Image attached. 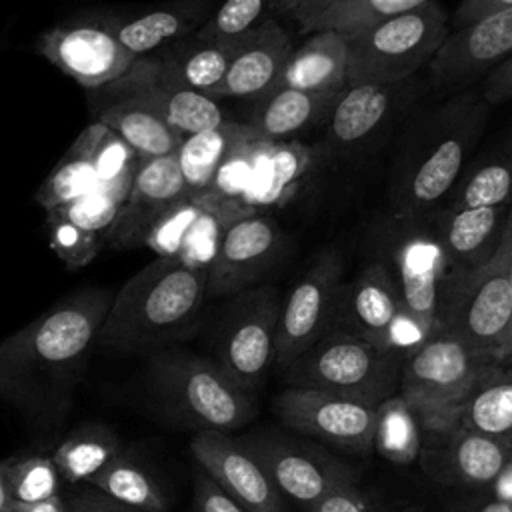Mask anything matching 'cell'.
Returning <instances> with one entry per match:
<instances>
[{"instance_id":"1","label":"cell","mask_w":512,"mask_h":512,"mask_svg":"<svg viewBox=\"0 0 512 512\" xmlns=\"http://www.w3.org/2000/svg\"><path fill=\"white\" fill-rule=\"evenodd\" d=\"M112 300L108 288L78 290L0 340V400L34 424H60Z\"/></svg>"},{"instance_id":"2","label":"cell","mask_w":512,"mask_h":512,"mask_svg":"<svg viewBox=\"0 0 512 512\" xmlns=\"http://www.w3.org/2000/svg\"><path fill=\"white\" fill-rule=\"evenodd\" d=\"M488 114L482 94L462 92L412 124L390 176L392 218L422 222L444 206L474 156Z\"/></svg>"},{"instance_id":"3","label":"cell","mask_w":512,"mask_h":512,"mask_svg":"<svg viewBox=\"0 0 512 512\" xmlns=\"http://www.w3.org/2000/svg\"><path fill=\"white\" fill-rule=\"evenodd\" d=\"M208 270L178 258H156L130 276L98 332V346L150 356L188 338L208 298Z\"/></svg>"},{"instance_id":"4","label":"cell","mask_w":512,"mask_h":512,"mask_svg":"<svg viewBox=\"0 0 512 512\" xmlns=\"http://www.w3.org/2000/svg\"><path fill=\"white\" fill-rule=\"evenodd\" d=\"M144 392L170 424L196 432H236L258 414V398L210 358L178 346L146 356Z\"/></svg>"},{"instance_id":"5","label":"cell","mask_w":512,"mask_h":512,"mask_svg":"<svg viewBox=\"0 0 512 512\" xmlns=\"http://www.w3.org/2000/svg\"><path fill=\"white\" fill-rule=\"evenodd\" d=\"M512 254V218L508 220L504 242L496 256L482 268L446 276L436 330L464 340L474 350L510 362L512 346V292L508 282V262Z\"/></svg>"},{"instance_id":"6","label":"cell","mask_w":512,"mask_h":512,"mask_svg":"<svg viewBox=\"0 0 512 512\" xmlns=\"http://www.w3.org/2000/svg\"><path fill=\"white\" fill-rule=\"evenodd\" d=\"M448 36V14L428 2L348 38L346 86L398 84L428 64Z\"/></svg>"},{"instance_id":"7","label":"cell","mask_w":512,"mask_h":512,"mask_svg":"<svg viewBox=\"0 0 512 512\" xmlns=\"http://www.w3.org/2000/svg\"><path fill=\"white\" fill-rule=\"evenodd\" d=\"M496 364L498 360L474 350L464 340L436 330L404 356L398 394L418 412L424 432L438 430L452 422L476 382Z\"/></svg>"},{"instance_id":"8","label":"cell","mask_w":512,"mask_h":512,"mask_svg":"<svg viewBox=\"0 0 512 512\" xmlns=\"http://www.w3.org/2000/svg\"><path fill=\"white\" fill-rule=\"evenodd\" d=\"M402 356L330 328L282 370L286 386L318 388L380 404L398 392Z\"/></svg>"},{"instance_id":"9","label":"cell","mask_w":512,"mask_h":512,"mask_svg":"<svg viewBox=\"0 0 512 512\" xmlns=\"http://www.w3.org/2000/svg\"><path fill=\"white\" fill-rule=\"evenodd\" d=\"M282 296L258 284L228 296L212 332L210 358L246 392L256 394L274 364V342Z\"/></svg>"},{"instance_id":"10","label":"cell","mask_w":512,"mask_h":512,"mask_svg":"<svg viewBox=\"0 0 512 512\" xmlns=\"http://www.w3.org/2000/svg\"><path fill=\"white\" fill-rule=\"evenodd\" d=\"M240 436L284 500L298 504L304 512L332 490L358 482L354 466L306 436L280 430H256Z\"/></svg>"},{"instance_id":"11","label":"cell","mask_w":512,"mask_h":512,"mask_svg":"<svg viewBox=\"0 0 512 512\" xmlns=\"http://www.w3.org/2000/svg\"><path fill=\"white\" fill-rule=\"evenodd\" d=\"M376 406L362 398L302 386H286L272 404L278 420L294 434L354 454L372 452Z\"/></svg>"},{"instance_id":"12","label":"cell","mask_w":512,"mask_h":512,"mask_svg":"<svg viewBox=\"0 0 512 512\" xmlns=\"http://www.w3.org/2000/svg\"><path fill=\"white\" fill-rule=\"evenodd\" d=\"M344 262L336 250H324L282 300L274 342V366L284 370L330 328L342 286Z\"/></svg>"},{"instance_id":"13","label":"cell","mask_w":512,"mask_h":512,"mask_svg":"<svg viewBox=\"0 0 512 512\" xmlns=\"http://www.w3.org/2000/svg\"><path fill=\"white\" fill-rule=\"evenodd\" d=\"M284 252L278 222L256 210H242L224 228L208 264V298H228L262 284Z\"/></svg>"},{"instance_id":"14","label":"cell","mask_w":512,"mask_h":512,"mask_svg":"<svg viewBox=\"0 0 512 512\" xmlns=\"http://www.w3.org/2000/svg\"><path fill=\"white\" fill-rule=\"evenodd\" d=\"M510 456L512 434H484L450 422L426 432L418 462L432 482L476 492L490 486Z\"/></svg>"},{"instance_id":"15","label":"cell","mask_w":512,"mask_h":512,"mask_svg":"<svg viewBox=\"0 0 512 512\" xmlns=\"http://www.w3.org/2000/svg\"><path fill=\"white\" fill-rule=\"evenodd\" d=\"M38 52L86 90L114 82L136 60L100 18L48 30L38 40Z\"/></svg>"},{"instance_id":"16","label":"cell","mask_w":512,"mask_h":512,"mask_svg":"<svg viewBox=\"0 0 512 512\" xmlns=\"http://www.w3.org/2000/svg\"><path fill=\"white\" fill-rule=\"evenodd\" d=\"M414 84H356L344 86L324 122V146L332 156L356 154L384 132V128L410 104Z\"/></svg>"},{"instance_id":"17","label":"cell","mask_w":512,"mask_h":512,"mask_svg":"<svg viewBox=\"0 0 512 512\" xmlns=\"http://www.w3.org/2000/svg\"><path fill=\"white\" fill-rule=\"evenodd\" d=\"M190 452L198 468L250 512H288L244 438L234 432H196Z\"/></svg>"},{"instance_id":"18","label":"cell","mask_w":512,"mask_h":512,"mask_svg":"<svg viewBox=\"0 0 512 512\" xmlns=\"http://www.w3.org/2000/svg\"><path fill=\"white\" fill-rule=\"evenodd\" d=\"M512 54V6L494 10L448 34L428 62L436 88H460Z\"/></svg>"},{"instance_id":"19","label":"cell","mask_w":512,"mask_h":512,"mask_svg":"<svg viewBox=\"0 0 512 512\" xmlns=\"http://www.w3.org/2000/svg\"><path fill=\"white\" fill-rule=\"evenodd\" d=\"M406 224V232L392 250V274L398 284L404 314L428 338L436 328L446 264L432 230L424 228L422 222Z\"/></svg>"},{"instance_id":"20","label":"cell","mask_w":512,"mask_h":512,"mask_svg":"<svg viewBox=\"0 0 512 512\" xmlns=\"http://www.w3.org/2000/svg\"><path fill=\"white\" fill-rule=\"evenodd\" d=\"M402 318L404 308L396 278L392 270L378 260L370 262L354 280L342 282L332 328L390 350L392 332Z\"/></svg>"},{"instance_id":"21","label":"cell","mask_w":512,"mask_h":512,"mask_svg":"<svg viewBox=\"0 0 512 512\" xmlns=\"http://www.w3.org/2000/svg\"><path fill=\"white\" fill-rule=\"evenodd\" d=\"M190 196L176 152L142 160L126 202L108 232L106 244L116 250H136L144 246L154 222L174 204Z\"/></svg>"},{"instance_id":"22","label":"cell","mask_w":512,"mask_h":512,"mask_svg":"<svg viewBox=\"0 0 512 512\" xmlns=\"http://www.w3.org/2000/svg\"><path fill=\"white\" fill-rule=\"evenodd\" d=\"M100 94L134 96L152 108L182 140L206 130L220 128L228 122L218 100L208 94L172 86L154 78L140 58L114 82L98 88Z\"/></svg>"},{"instance_id":"23","label":"cell","mask_w":512,"mask_h":512,"mask_svg":"<svg viewBox=\"0 0 512 512\" xmlns=\"http://www.w3.org/2000/svg\"><path fill=\"white\" fill-rule=\"evenodd\" d=\"M510 204L462 210H438L432 234L442 250L446 276H460L486 266L500 250L510 220Z\"/></svg>"},{"instance_id":"24","label":"cell","mask_w":512,"mask_h":512,"mask_svg":"<svg viewBox=\"0 0 512 512\" xmlns=\"http://www.w3.org/2000/svg\"><path fill=\"white\" fill-rule=\"evenodd\" d=\"M240 40H204L190 34L148 56H140V60L160 82L214 98Z\"/></svg>"},{"instance_id":"25","label":"cell","mask_w":512,"mask_h":512,"mask_svg":"<svg viewBox=\"0 0 512 512\" xmlns=\"http://www.w3.org/2000/svg\"><path fill=\"white\" fill-rule=\"evenodd\" d=\"M292 50L286 30L274 18L268 20L240 40L214 100H256L268 94L278 84Z\"/></svg>"},{"instance_id":"26","label":"cell","mask_w":512,"mask_h":512,"mask_svg":"<svg viewBox=\"0 0 512 512\" xmlns=\"http://www.w3.org/2000/svg\"><path fill=\"white\" fill-rule=\"evenodd\" d=\"M208 10L206 0H178L100 20L132 56L140 58L194 34L208 20Z\"/></svg>"},{"instance_id":"27","label":"cell","mask_w":512,"mask_h":512,"mask_svg":"<svg viewBox=\"0 0 512 512\" xmlns=\"http://www.w3.org/2000/svg\"><path fill=\"white\" fill-rule=\"evenodd\" d=\"M346 70L348 38L336 30H318L310 32L308 38L292 50L274 88L338 92L346 86Z\"/></svg>"},{"instance_id":"28","label":"cell","mask_w":512,"mask_h":512,"mask_svg":"<svg viewBox=\"0 0 512 512\" xmlns=\"http://www.w3.org/2000/svg\"><path fill=\"white\" fill-rule=\"evenodd\" d=\"M338 92H306L286 86L274 88L252 100L248 126L260 140L278 142L298 136L326 118Z\"/></svg>"},{"instance_id":"29","label":"cell","mask_w":512,"mask_h":512,"mask_svg":"<svg viewBox=\"0 0 512 512\" xmlns=\"http://www.w3.org/2000/svg\"><path fill=\"white\" fill-rule=\"evenodd\" d=\"M96 122L116 132L140 160L174 154L182 138L144 102L126 94H102Z\"/></svg>"},{"instance_id":"30","label":"cell","mask_w":512,"mask_h":512,"mask_svg":"<svg viewBox=\"0 0 512 512\" xmlns=\"http://www.w3.org/2000/svg\"><path fill=\"white\" fill-rule=\"evenodd\" d=\"M252 140H256L252 128L234 120H228L220 128L184 138L176 150V160L188 192L192 196L210 192L224 160Z\"/></svg>"},{"instance_id":"31","label":"cell","mask_w":512,"mask_h":512,"mask_svg":"<svg viewBox=\"0 0 512 512\" xmlns=\"http://www.w3.org/2000/svg\"><path fill=\"white\" fill-rule=\"evenodd\" d=\"M500 204L512 206V132L488 154L470 160L442 208L462 210Z\"/></svg>"},{"instance_id":"32","label":"cell","mask_w":512,"mask_h":512,"mask_svg":"<svg viewBox=\"0 0 512 512\" xmlns=\"http://www.w3.org/2000/svg\"><path fill=\"white\" fill-rule=\"evenodd\" d=\"M90 484L136 512H168L172 504L154 468L126 448Z\"/></svg>"},{"instance_id":"33","label":"cell","mask_w":512,"mask_h":512,"mask_svg":"<svg viewBox=\"0 0 512 512\" xmlns=\"http://www.w3.org/2000/svg\"><path fill=\"white\" fill-rule=\"evenodd\" d=\"M452 422L484 434H512V362L488 370L458 406Z\"/></svg>"},{"instance_id":"34","label":"cell","mask_w":512,"mask_h":512,"mask_svg":"<svg viewBox=\"0 0 512 512\" xmlns=\"http://www.w3.org/2000/svg\"><path fill=\"white\" fill-rule=\"evenodd\" d=\"M122 442L112 428L90 422L76 428L52 452V460L68 484H90L120 452Z\"/></svg>"},{"instance_id":"35","label":"cell","mask_w":512,"mask_h":512,"mask_svg":"<svg viewBox=\"0 0 512 512\" xmlns=\"http://www.w3.org/2000/svg\"><path fill=\"white\" fill-rule=\"evenodd\" d=\"M100 132V122L88 124L80 136L70 144L66 154L40 184L34 200L44 208H56L60 204L72 202L96 190V170H94V146Z\"/></svg>"},{"instance_id":"36","label":"cell","mask_w":512,"mask_h":512,"mask_svg":"<svg viewBox=\"0 0 512 512\" xmlns=\"http://www.w3.org/2000/svg\"><path fill=\"white\" fill-rule=\"evenodd\" d=\"M424 426L418 412L402 394H392L376 406L372 452L386 462L408 466L420 460L424 448Z\"/></svg>"},{"instance_id":"37","label":"cell","mask_w":512,"mask_h":512,"mask_svg":"<svg viewBox=\"0 0 512 512\" xmlns=\"http://www.w3.org/2000/svg\"><path fill=\"white\" fill-rule=\"evenodd\" d=\"M428 2L436 0H336L300 32L310 34L318 30H336L344 36H352L386 18L410 12Z\"/></svg>"},{"instance_id":"38","label":"cell","mask_w":512,"mask_h":512,"mask_svg":"<svg viewBox=\"0 0 512 512\" xmlns=\"http://www.w3.org/2000/svg\"><path fill=\"white\" fill-rule=\"evenodd\" d=\"M140 162V156L116 132L100 124L94 146V170L98 190L114 196L118 202L124 204Z\"/></svg>"},{"instance_id":"39","label":"cell","mask_w":512,"mask_h":512,"mask_svg":"<svg viewBox=\"0 0 512 512\" xmlns=\"http://www.w3.org/2000/svg\"><path fill=\"white\" fill-rule=\"evenodd\" d=\"M276 0H224L194 32L204 40H240L272 20Z\"/></svg>"},{"instance_id":"40","label":"cell","mask_w":512,"mask_h":512,"mask_svg":"<svg viewBox=\"0 0 512 512\" xmlns=\"http://www.w3.org/2000/svg\"><path fill=\"white\" fill-rule=\"evenodd\" d=\"M62 476L52 460V454H22L12 456L10 464V494L16 504H38L60 496Z\"/></svg>"},{"instance_id":"41","label":"cell","mask_w":512,"mask_h":512,"mask_svg":"<svg viewBox=\"0 0 512 512\" xmlns=\"http://www.w3.org/2000/svg\"><path fill=\"white\" fill-rule=\"evenodd\" d=\"M208 202V192L200 196H186L170 210H166L150 228L144 246L154 250L160 258H176L190 228L202 214Z\"/></svg>"},{"instance_id":"42","label":"cell","mask_w":512,"mask_h":512,"mask_svg":"<svg viewBox=\"0 0 512 512\" xmlns=\"http://www.w3.org/2000/svg\"><path fill=\"white\" fill-rule=\"evenodd\" d=\"M46 224L52 250L70 270H78L90 264L106 242L104 236L86 232L54 212H46Z\"/></svg>"},{"instance_id":"43","label":"cell","mask_w":512,"mask_h":512,"mask_svg":"<svg viewBox=\"0 0 512 512\" xmlns=\"http://www.w3.org/2000/svg\"><path fill=\"white\" fill-rule=\"evenodd\" d=\"M120 210H122V202H118L114 196L96 188L82 198L60 204L46 212H54L60 218L72 222L74 226H78L86 232L100 234V236L108 238V232L114 226Z\"/></svg>"},{"instance_id":"44","label":"cell","mask_w":512,"mask_h":512,"mask_svg":"<svg viewBox=\"0 0 512 512\" xmlns=\"http://www.w3.org/2000/svg\"><path fill=\"white\" fill-rule=\"evenodd\" d=\"M306 512H406L386 504L380 496L362 488L358 482L344 484L324 496Z\"/></svg>"},{"instance_id":"45","label":"cell","mask_w":512,"mask_h":512,"mask_svg":"<svg viewBox=\"0 0 512 512\" xmlns=\"http://www.w3.org/2000/svg\"><path fill=\"white\" fill-rule=\"evenodd\" d=\"M190 512H250L230 494H226L208 474L198 470L192 484Z\"/></svg>"},{"instance_id":"46","label":"cell","mask_w":512,"mask_h":512,"mask_svg":"<svg viewBox=\"0 0 512 512\" xmlns=\"http://www.w3.org/2000/svg\"><path fill=\"white\" fill-rule=\"evenodd\" d=\"M64 506L66 512H136L112 500L108 494L92 484H80L78 490L64 498Z\"/></svg>"},{"instance_id":"47","label":"cell","mask_w":512,"mask_h":512,"mask_svg":"<svg viewBox=\"0 0 512 512\" xmlns=\"http://www.w3.org/2000/svg\"><path fill=\"white\" fill-rule=\"evenodd\" d=\"M480 94L490 106L512 98V54L488 72Z\"/></svg>"},{"instance_id":"48","label":"cell","mask_w":512,"mask_h":512,"mask_svg":"<svg viewBox=\"0 0 512 512\" xmlns=\"http://www.w3.org/2000/svg\"><path fill=\"white\" fill-rule=\"evenodd\" d=\"M512 6V0H462L454 12V26H466L494 10Z\"/></svg>"},{"instance_id":"49","label":"cell","mask_w":512,"mask_h":512,"mask_svg":"<svg viewBox=\"0 0 512 512\" xmlns=\"http://www.w3.org/2000/svg\"><path fill=\"white\" fill-rule=\"evenodd\" d=\"M448 512H512V504L500 500L484 490H476L474 496H466L456 502Z\"/></svg>"},{"instance_id":"50","label":"cell","mask_w":512,"mask_h":512,"mask_svg":"<svg viewBox=\"0 0 512 512\" xmlns=\"http://www.w3.org/2000/svg\"><path fill=\"white\" fill-rule=\"evenodd\" d=\"M484 492L512 504V456L508 458L504 468L498 472V476L490 482V486L484 488Z\"/></svg>"},{"instance_id":"51","label":"cell","mask_w":512,"mask_h":512,"mask_svg":"<svg viewBox=\"0 0 512 512\" xmlns=\"http://www.w3.org/2000/svg\"><path fill=\"white\" fill-rule=\"evenodd\" d=\"M334 2H336V0H306L304 6L300 8L298 16L294 18L296 24L300 26V30H302L308 22H312L314 18H318V16H320L326 8H330Z\"/></svg>"},{"instance_id":"52","label":"cell","mask_w":512,"mask_h":512,"mask_svg":"<svg viewBox=\"0 0 512 512\" xmlns=\"http://www.w3.org/2000/svg\"><path fill=\"white\" fill-rule=\"evenodd\" d=\"M10 464H12V456L0 460V512H10V508H12Z\"/></svg>"},{"instance_id":"53","label":"cell","mask_w":512,"mask_h":512,"mask_svg":"<svg viewBox=\"0 0 512 512\" xmlns=\"http://www.w3.org/2000/svg\"><path fill=\"white\" fill-rule=\"evenodd\" d=\"M10 512H66V506H64V498L58 496V498L38 502V504H16V502H12Z\"/></svg>"},{"instance_id":"54","label":"cell","mask_w":512,"mask_h":512,"mask_svg":"<svg viewBox=\"0 0 512 512\" xmlns=\"http://www.w3.org/2000/svg\"><path fill=\"white\" fill-rule=\"evenodd\" d=\"M304 2H306V0H276V6H278L280 12H284V14L292 16V18H296L298 12H300V8L304 6Z\"/></svg>"},{"instance_id":"55","label":"cell","mask_w":512,"mask_h":512,"mask_svg":"<svg viewBox=\"0 0 512 512\" xmlns=\"http://www.w3.org/2000/svg\"><path fill=\"white\" fill-rule=\"evenodd\" d=\"M508 282H510V292H512V254H510V262H508ZM510 362H512V346H510Z\"/></svg>"},{"instance_id":"56","label":"cell","mask_w":512,"mask_h":512,"mask_svg":"<svg viewBox=\"0 0 512 512\" xmlns=\"http://www.w3.org/2000/svg\"><path fill=\"white\" fill-rule=\"evenodd\" d=\"M510 218H512V210H510Z\"/></svg>"}]
</instances>
